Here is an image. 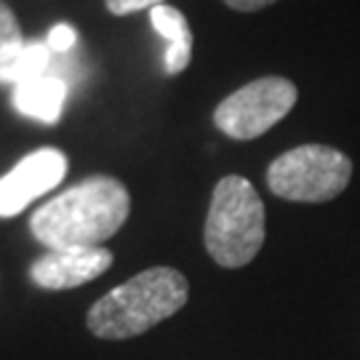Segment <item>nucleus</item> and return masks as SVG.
Here are the masks:
<instances>
[{
	"mask_svg": "<svg viewBox=\"0 0 360 360\" xmlns=\"http://www.w3.org/2000/svg\"><path fill=\"white\" fill-rule=\"evenodd\" d=\"M299 91L288 77L264 75L232 91L214 110V126L238 142H251L294 110Z\"/></svg>",
	"mask_w": 360,
	"mask_h": 360,
	"instance_id": "5",
	"label": "nucleus"
},
{
	"mask_svg": "<svg viewBox=\"0 0 360 360\" xmlns=\"http://www.w3.org/2000/svg\"><path fill=\"white\" fill-rule=\"evenodd\" d=\"M150 22L168 40L166 56H163L166 75H179V72H184L190 67V59H193V30L187 25V16L179 8L163 3V6L150 8Z\"/></svg>",
	"mask_w": 360,
	"mask_h": 360,
	"instance_id": "9",
	"label": "nucleus"
},
{
	"mask_svg": "<svg viewBox=\"0 0 360 360\" xmlns=\"http://www.w3.org/2000/svg\"><path fill=\"white\" fill-rule=\"evenodd\" d=\"M67 174V155L56 147H43L25 155L16 166L0 176V219L22 214L35 198L53 190Z\"/></svg>",
	"mask_w": 360,
	"mask_h": 360,
	"instance_id": "6",
	"label": "nucleus"
},
{
	"mask_svg": "<svg viewBox=\"0 0 360 360\" xmlns=\"http://www.w3.org/2000/svg\"><path fill=\"white\" fill-rule=\"evenodd\" d=\"M65 102H67L65 77L51 75V72L13 86V96H11L13 107H16L22 115L35 117V120L49 123V126H53V123L62 117Z\"/></svg>",
	"mask_w": 360,
	"mask_h": 360,
	"instance_id": "8",
	"label": "nucleus"
},
{
	"mask_svg": "<svg viewBox=\"0 0 360 360\" xmlns=\"http://www.w3.org/2000/svg\"><path fill=\"white\" fill-rule=\"evenodd\" d=\"M224 6H230L235 11H243V13H251V11H259V8H267L272 3H278V0H221Z\"/></svg>",
	"mask_w": 360,
	"mask_h": 360,
	"instance_id": "14",
	"label": "nucleus"
},
{
	"mask_svg": "<svg viewBox=\"0 0 360 360\" xmlns=\"http://www.w3.org/2000/svg\"><path fill=\"white\" fill-rule=\"evenodd\" d=\"M129 214L126 184L107 174H94L43 203L30 217V230L49 251L99 248L126 224Z\"/></svg>",
	"mask_w": 360,
	"mask_h": 360,
	"instance_id": "1",
	"label": "nucleus"
},
{
	"mask_svg": "<svg viewBox=\"0 0 360 360\" xmlns=\"http://www.w3.org/2000/svg\"><path fill=\"white\" fill-rule=\"evenodd\" d=\"M46 43H49V49H51L56 56H59V53H70L72 49H75V43H77L75 27H70V25L51 27V32H49Z\"/></svg>",
	"mask_w": 360,
	"mask_h": 360,
	"instance_id": "12",
	"label": "nucleus"
},
{
	"mask_svg": "<svg viewBox=\"0 0 360 360\" xmlns=\"http://www.w3.org/2000/svg\"><path fill=\"white\" fill-rule=\"evenodd\" d=\"M112 267V251L110 248H59L49 251L32 262L30 278L32 283L46 288V291H67L77 288Z\"/></svg>",
	"mask_w": 360,
	"mask_h": 360,
	"instance_id": "7",
	"label": "nucleus"
},
{
	"mask_svg": "<svg viewBox=\"0 0 360 360\" xmlns=\"http://www.w3.org/2000/svg\"><path fill=\"white\" fill-rule=\"evenodd\" d=\"M352 160L328 144H299L278 155L267 168L272 195L291 203H328L347 190Z\"/></svg>",
	"mask_w": 360,
	"mask_h": 360,
	"instance_id": "4",
	"label": "nucleus"
},
{
	"mask_svg": "<svg viewBox=\"0 0 360 360\" xmlns=\"http://www.w3.org/2000/svg\"><path fill=\"white\" fill-rule=\"evenodd\" d=\"M107 3V11L115 13V16H129V13L144 11V8H155V6H163L166 0H104Z\"/></svg>",
	"mask_w": 360,
	"mask_h": 360,
	"instance_id": "13",
	"label": "nucleus"
},
{
	"mask_svg": "<svg viewBox=\"0 0 360 360\" xmlns=\"http://www.w3.org/2000/svg\"><path fill=\"white\" fill-rule=\"evenodd\" d=\"M25 35H22V27L16 22L13 11L0 0V65L11 62L16 53L25 49Z\"/></svg>",
	"mask_w": 360,
	"mask_h": 360,
	"instance_id": "11",
	"label": "nucleus"
},
{
	"mask_svg": "<svg viewBox=\"0 0 360 360\" xmlns=\"http://www.w3.org/2000/svg\"><path fill=\"white\" fill-rule=\"evenodd\" d=\"M264 232V203L254 184L238 174L219 179L203 230L208 257L219 267H245L262 251Z\"/></svg>",
	"mask_w": 360,
	"mask_h": 360,
	"instance_id": "3",
	"label": "nucleus"
},
{
	"mask_svg": "<svg viewBox=\"0 0 360 360\" xmlns=\"http://www.w3.org/2000/svg\"><path fill=\"white\" fill-rule=\"evenodd\" d=\"M190 296V283L174 267H150L94 302L86 326L107 342L134 339L176 315Z\"/></svg>",
	"mask_w": 360,
	"mask_h": 360,
	"instance_id": "2",
	"label": "nucleus"
},
{
	"mask_svg": "<svg viewBox=\"0 0 360 360\" xmlns=\"http://www.w3.org/2000/svg\"><path fill=\"white\" fill-rule=\"evenodd\" d=\"M53 62V51L49 49V43H40V40H30L25 43V49L13 56L11 62L0 65V83H11V86H19V83H27L32 77L46 75L51 70Z\"/></svg>",
	"mask_w": 360,
	"mask_h": 360,
	"instance_id": "10",
	"label": "nucleus"
}]
</instances>
